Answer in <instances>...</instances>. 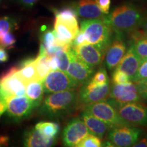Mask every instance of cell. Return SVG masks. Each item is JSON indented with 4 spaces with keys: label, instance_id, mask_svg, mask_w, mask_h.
Returning <instances> with one entry per match:
<instances>
[{
    "label": "cell",
    "instance_id": "11",
    "mask_svg": "<svg viewBox=\"0 0 147 147\" xmlns=\"http://www.w3.org/2000/svg\"><path fill=\"white\" fill-rule=\"evenodd\" d=\"M6 111L10 117L21 121L28 117L36 106L27 96H8L5 98Z\"/></svg>",
    "mask_w": 147,
    "mask_h": 147
},
{
    "label": "cell",
    "instance_id": "20",
    "mask_svg": "<svg viewBox=\"0 0 147 147\" xmlns=\"http://www.w3.org/2000/svg\"><path fill=\"white\" fill-rule=\"evenodd\" d=\"M56 138L45 137L36 128L27 131L24 139V146L29 147H49L55 143Z\"/></svg>",
    "mask_w": 147,
    "mask_h": 147
},
{
    "label": "cell",
    "instance_id": "7",
    "mask_svg": "<svg viewBox=\"0 0 147 147\" xmlns=\"http://www.w3.org/2000/svg\"><path fill=\"white\" fill-rule=\"evenodd\" d=\"M141 134L142 129L136 126H116L109 129L108 140L114 146H131L140 138Z\"/></svg>",
    "mask_w": 147,
    "mask_h": 147
},
{
    "label": "cell",
    "instance_id": "35",
    "mask_svg": "<svg viewBox=\"0 0 147 147\" xmlns=\"http://www.w3.org/2000/svg\"><path fill=\"white\" fill-rule=\"evenodd\" d=\"M135 84L142 100L147 102V78L136 82Z\"/></svg>",
    "mask_w": 147,
    "mask_h": 147
},
{
    "label": "cell",
    "instance_id": "21",
    "mask_svg": "<svg viewBox=\"0 0 147 147\" xmlns=\"http://www.w3.org/2000/svg\"><path fill=\"white\" fill-rule=\"evenodd\" d=\"M18 73L26 83V85L29 82L38 80L36 59H27L24 60L18 67Z\"/></svg>",
    "mask_w": 147,
    "mask_h": 147
},
{
    "label": "cell",
    "instance_id": "13",
    "mask_svg": "<svg viewBox=\"0 0 147 147\" xmlns=\"http://www.w3.org/2000/svg\"><path fill=\"white\" fill-rule=\"evenodd\" d=\"M94 69L82 61L75 55L71 49L69 56V63L66 74L80 86L87 82L93 76Z\"/></svg>",
    "mask_w": 147,
    "mask_h": 147
},
{
    "label": "cell",
    "instance_id": "4",
    "mask_svg": "<svg viewBox=\"0 0 147 147\" xmlns=\"http://www.w3.org/2000/svg\"><path fill=\"white\" fill-rule=\"evenodd\" d=\"M107 101L117 108L120 117L127 125H147V106L140 102L117 104Z\"/></svg>",
    "mask_w": 147,
    "mask_h": 147
},
{
    "label": "cell",
    "instance_id": "36",
    "mask_svg": "<svg viewBox=\"0 0 147 147\" xmlns=\"http://www.w3.org/2000/svg\"><path fill=\"white\" fill-rule=\"evenodd\" d=\"M86 42H87V40H86L85 36H84L83 32L80 29L76 37L74 38V39L71 41V47H76L77 46L81 45L82 44L86 43Z\"/></svg>",
    "mask_w": 147,
    "mask_h": 147
},
{
    "label": "cell",
    "instance_id": "27",
    "mask_svg": "<svg viewBox=\"0 0 147 147\" xmlns=\"http://www.w3.org/2000/svg\"><path fill=\"white\" fill-rule=\"evenodd\" d=\"M55 19L62 21H77L78 15L74 8H65L60 10H55Z\"/></svg>",
    "mask_w": 147,
    "mask_h": 147
},
{
    "label": "cell",
    "instance_id": "25",
    "mask_svg": "<svg viewBox=\"0 0 147 147\" xmlns=\"http://www.w3.org/2000/svg\"><path fill=\"white\" fill-rule=\"evenodd\" d=\"M72 49L71 44H69L65 46L63 49H60L55 53V57L59 61V69L66 72L69 63V56L70 51Z\"/></svg>",
    "mask_w": 147,
    "mask_h": 147
},
{
    "label": "cell",
    "instance_id": "30",
    "mask_svg": "<svg viewBox=\"0 0 147 147\" xmlns=\"http://www.w3.org/2000/svg\"><path fill=\"white\" fill-rule=\"evenodd\" d=\"M90 80L98 85H104L110 82L107 73L104 67H101L97 72H95V74L90 78Z\"/></svg>",
    "mask_w": 147,
    "mask_h": 147
},
{
    "label": "cell",
    "instance_id": "6",
    "mask_svg": "<svg viewBox=\"0 0 147 147\" xmlns=\"http://www.w3.org/2000/svg\"><path fill=\"white\" fill-rule=\"evenodd\" d=\"M42 84L46 93L76 90L80 87L66 72L59 69L51 71L42 80Z\"/></svg>",
    "mask_w": 147,
    "mask_h": 147
},
{
    "label": "cell",
    "instance_id": "40",
    "mask_svg": "<svg viewBox=\"0 0 147 147\" xmlns=\"http://www.w3.org/2000/svg\"><path fill=\"white\" fill-rule=\"evenodd\" d=\"M138 29L142 30L145 34L147 35V14H145L144 18L140 24Z\"/></svg>",
    "mask_w": 147,
    "mask_h": 147
},
{
    "label": "cell",
    "instance_id": "42",
    "mask_svg": "<svg viewBox=\"0 0 147 147\" xmlns=\"http://www.w3.org/2000/svg\"><path fill=\"white\" fill-rule=\"evenodd\" d=\"M8 58V56L6 51L4 50V49L0 47V63H3V62L7 61Z\"/></svg>",
    "mask_w": 147,
    "mask_h": 147
},
{
    "label": "cell",
    "instance_id": "33",
    "mask_svg": "<svg viewBox=\"0 0 147 147\" xmlns=\"http://www.w3.org/2000/svg\"><path fill=\"white\" fill-rule=\"evenodd\" d=\"M15 43L16 39L11 32L7 33L0 37V47L3 49H10L11 47H13Z\"/></svg>",
    "mask_w": 147,
    "mask_h": 147
},
{
    "label": "cell",
    "instance_id": "26",
    "mask_svg": "<svg viewBox=\"0 0 147 147\" xmlns=\"http://www.w3.org/2000/svg\"><path fill=\"white\" fill-rule=\"evenodd\" d=\"M141 61L147 59V35L144 34L140 38L130 43Z\"/></svg>",
    "mask_w": 147,
    "mask_h": 147
},
{
    "label": "cell",
    "instance_id": "17",
    "mask_svg": "<svg viewBox=\"0 0 147 147\" xmlns=\"http://www.w3.org/2000/svg\"><path fill=\"white\" fill-rule=\"evenodd\" d=\"M74 9L77 15L86 19H104L106 14L102 12L94 0H78Z\"/></svg>",
    "mask_w": 147,
    "mask_h": 147
},
{
    "label": "cell",
    "instance_id": "43",
    "mask_svg": "<svg viewBox=\"0 0 147 147\" xmlns=\"http://www.w3.org/2000/svg\"><path fill=\"white\" fill-rule=\"evenodd\" d=\"M38 0H19L22 5L26 7H32Z\"/></svg>",
    "mask_w": 147,
    "mask_h": 147
},
{
    "label": "cell",
    "instance_id": "15",
    "mask_svg": "<svg viewBox=\"0 0 147 147\" xmlns=\"http://www.w3.org/2000/svg\"><path fill=\"white\" fill-rule=\"evenodd\" d=\"M126 49V43L122 39V36L116 34L111 40L104 54L105 63L108 69L113 70L116 68L125 54Z\"/></svg>",
    "mask_w": 147,
    "mask_h": 147
},
{
    "label": "cell",
    "instance_id": "22",
    "mask_svg": "<svg viewBox=\"0 0 147 147\" xmlns=\"http://www.w3.org/2000/svg\"><path fill=\"white\" fill-rule=\"evenodd\" d=\"M44 93L45 91L42 81L34 80L27 84L25 95L36 106V107L40 106L43 100Z\"/></svg>",
    "mask_w": 147,
    "mask_h": 147
},
{
    "label": "cell",
    "instance_id": "1",
    "mask_svg": "<svg viewBox=\"0 0 147 147\" xmlns=\"http://www.w3.org/2000/svg\"><path fill=\"white\" fill-rule=\"evenodd\" d=\"M145 14L133 3H124L106 14L104 21L116 34H129L139 27Z\"/></svg>",
    "mask_w": 147,
    "mask_h": 147
},
{
    "label": "cell",
    "instance_id": "24",
    "mask_svg": "<svg viewBox=\"0 0 147 147\" xmlns=\"http://www.w3.org/2000/svg\"><path fill=\"white\" fill-rule=\"evenodd\" d=\"M35 128L45 137L51 138H57L60 129L59 124L53 122H40Z\"/></svg>",
    "mask_w": 147,
    "mask_h": 147
},
{
    "label": "cell",
    "instance_id": "8",
    "mask_svg": "<svg viewBox=\"0 0 147 147\" xmlns=\"http://www.w3.org/2000/svg\"><path fill=\"white\" fill-rule=\"evenodd\" d=\"M26 83L18 73V67L10 68L0 77V93L5 98L8 96L25 95Z\"/></svg>",
    "mask_w": 147,
    "mask_h": 147
},
{
    "label": "cell",
    "instance_id": "5",
    "mask_svg": "<svg viewBox=\"0 0 147 147\" xmlns=\"http://www.w3.org/2000/svg\"><path fill=\"white\" fill-rule=\"evenodd\" d=\"M84 110L108 124L110 127L127 125L119 116L117 108L108 101L102 100L85 106Z\"/></svg>",
    "mask_w": 147,
    "mask_h": 147
},
{
    "label": "cell",
    "instance_id": "29",
    "mask_svg": "<svg viewBox=\"0 0 147 147\" xmlns=\"http://www.w3.org/2000/svg\"><path fill=\"white\" fill-rule=\"evenodd\" d=\"M16 26V22L12 18L3 17L0 18V37L10 32Z\"/></svg>",
    "mask_w": 147,
    "mask_h": 147
},
{
    "label": "cell",
    "instance_id": "39",
    "mask_svg": "<svg viewBox=\"0 0 147 147\" xmlns=\"http://www.w3.org/2000/svg\"><path fill=\"white\" fill-rule=\"evenodd\" d=\"M50 65L51 71L59 69V61L58 59L57 58L55 55H51Z\"/></svg>",
    "mask_w": 147,
    "mask_h": 147
},
{
    "label": "cell",
    "instance_id": "34",
    "mask_svg": "<svg viewBox=\"0 0 147 147\" xmlns=\"http://www.w3.org/2000/svg\"><path fill=\"white\" fill-rule=\"evenodd\" d=\"M112 81H113V84H123L125 82H127L131 81L130 78L126 74H125L123 71L118 69H115L113 74V78H112Z\"/></svg>",
    "mask_w": 147,
    "mask_h": 147
},
{
    "label": "cell",
    "instance_id": "41",
    "mask_svg": "<svg viewBox=\"0 0 147 147\" xmlns=\"http://www.w3.org/2000/svg\"><path fill=\"white\" fill-rule=\"evenodd\" d=\"M134 147H147V136L143 137L140 140H138L135 144H133Z\"/></svg>",
    "mask_w": 147,
    "mask_h": 147
},
{
    "label": "cell",
    "instance_id": "37",
    "mask_svg": "<svg viewBox=\"0 0 147 147\" xmlns=\"http://www.w3.org/2000/svg\"><path fill=\"white\" fill-rule=\"evenodd\" d=\"M95 1L103 13L105 14L109 13L111 0H95Z\"/></svg>",
    "mask_w": 147,
    "mask_h": 147
},
{
    "label": "cell",
    "instance_id": "44",
    "mask_svg": "<svg viewBox=\"0 0 147 147\" xmlns=\"http://www.w3.org/2000/svg\"><path fill=\"white\" fill-rule=\"evenodd\" d=\"M8 138L6 136H0V146L1 145L6 144L8 143Z\"/></svg>",
    "mask_w": 147,
    "mask_h": 147
},
{
    "label": "cell",
    "instance_id": "9",
    "mask_svg": "<svg viewBox=\"0 0 147 147\" xmlns=\"http://www.w3.org/2000/svg\"><path fill=\"white\" fill-rule=\"evenodd\" d=\"M108 97L110 100L117 104L142 101L136 84L131 81L119 84H113L110 87Z\"/></svg>",
    "mask_w": 147,
    "mask_h": 147
},
{
    "label": "cell",
    "instance_id": "16",
    "mask_svg": "<svg viewBox=\"0 0 147 147\" xmlns=\"http://www.w3.org/2000/svg\"><path fill=\"white\" fill-rule=\"evenodd\" d=\"M72 50L77 57L93 69L102 63L104 57L98 48L89 42L73 47Z\"/></svg>",
    "mask_w": 147,
    "mask_h": 147
},
{
    "label": "cell",
    "instance_id": "18",
    "mask_svg": "<svg viewBox=\"0 0 147 147\" xmlns=\"http://www.w3.org/2000/svg\"><path fill=\"white\" fill-rule=\"evenodd\" d=\"M140 62L141 59L136 53L132 46L130 45L128 51L123 57L122 59L116 67V69L126 74L131 81V79L135 76Z\"/></svg>",
    "mask_w": 147,
    "mask_h": 147
},
{
    "label": "cell",
    "instance_id": "32",
    "mask_svg": "<svg viewBox=\"0 0 147 147\" xmlns=\"http://www.w3.org/2000/svg\"><path fill=\"white\" fill-rule=\"evenodd\" d=\"M147 78V59L141 61L135 76L131 79V82H136Z\"/></svg>",
    "mask_w": 147,
    "mask_h": 147
},
{
    "label": "cell",
    "instance_id": "28",
    "mask_svg": "<svg viewBox=\"0 0 147 147\" xmlns=\"http://www.w3.org/2000/svg\"><path fill=\"white\" fill-rule=\"evenodd\" d=\"M78 147H100L102 146V140L99 137L89 134L78 143Z\"/></svg>",
    "mask_w": 147,
    "mask_h": 147
},
{
    "label": "cell",
    "instance_id": "3",
    "mask_svg": "<svg viewBox=\"0 0 147 147\" xmlns=\"http://www.w3.org/2000/svg\"><path fill=\"white\" fill-rule=\"evenodd\" d=\"M80 30L87 42L95 45L105 54L112 40V29L102 19H87L82 21Z\"/></svg>",
    "mask_w": 147,
    "mask_h": 147
},
{
    "label": "cell",
    "instance_id": "19",
    "mask_svg": "<svg viewBox=\"0 0 147 147\" xmlns=\"http://www.w3.org/2000/svg\"><path fill=\"white\" fill-rule=\"evenodd\" d=\"M80 119L87 127L89 134H93L100 138H103L108 130L111 128L106 123L96 118L86 110L82 112Z\"/></svg>",
    "mask_w": 147,
    "mask_h": 147
},
{
    "label": "cell",
    "instance_id": "31",
    "mask_svg": "<svg viewBox=\"0 0 147 147\" xmlns=\"http://www.w3.org/2000/svg\"><path fill=\"white\" fill-rule=\"evenodd\" d=\"M42 42L41 45L44 46L46 49H49V48L55 45V34L54 31L51 29H47L43 32L42 35Z\"/></svg>",
    "mask_w": 147,
    "mask_h": 147
},
{
    "label": "cell",
    "instance_id": "23",
    "mask_svg": "<svg viewBox=\"0 0 147 147\" xmlns=\"http://www.w3.org/2000/svg\"><path fill=\"white\" fill-rule=\"evenodd\" d=\"M51 55H45L39 56L36 58V74L38 80L42 81L47 74L51 71L50 65Z\"/></svg>",
    "mask_w": 147,
    "mask_h": 147
},
{
    "label": "cell",
    "instance_id": "38",
    "mask_svg": "<svg viewBox=\"0 0 147 147\" xmlns=\"http://www.w3.org/2000/svg\"><path fill=\"white\" fill-rule=\"evenodd\" d=\"M6 102L5 97L2 94L0 93V117L6 111Z\"/></svg>",
    "mask_w": 147,
    "mask_h": 147
},
{
    "label": "cell",
    "instance_id": "12",
    "mask_svg": "<svg viewBox=\"0 0 147 147\" xmlns=\"http://www.w3.org/2000/svg\"><path fill=\"white\" fill-rule=\"evenodd\" d=\"M89 134V129L81 119H73L64 128L63 142L65 146H77L78 143Z\"/></svg>",
    "mask_w": 147,
    "mask_h": 147
},
{
    "label": "cell",
    "instance_id": "14",
    "mask_svg": "<svg viewBox=\"0 0 147 147\" xmlns=\"http://www.w3.org/2000/svg\"><path fill=\"white\" fill-rule=\"evenodd\" d=\"M78 21H62L55 19L54 25L55 45L64 47L71 41L79 32Z\"/></svg>",
    "mask_w": 147,
    "mask_h": 147
},
{
    "label": "cell",
    "instance_id": "2",
    "mask_svg": "<svg viewBox=\"0 0 147 147\" xmlns=\"http://www.w3.org/2000/svg\"><path fill=\"white\" fill-rule=\"evenodd\" d=\"M78 104L75 90L52 93L41 103L40 112L50 117H62L72 113Z\"/></svg>",
    "mask_w": 147,
    "mask_h": 147
},
{
    "label": "cell",
    "instance_id": "10",
    "mask_svg": "<svg viewBox=\"0 0 147 147\" xmlns=\"http://www.w3.org/2000/svg\"><path fill=\"white\" fill-rule=\"evenodd\" d=\"M110 82L104 85H98L90 80L82 85L78 95V103L83 106L100 101L105 100L108 98L110 91Z\"/></svg>",
    "mask_w": 147,
    "mask_h": 147
}]
</instances>
